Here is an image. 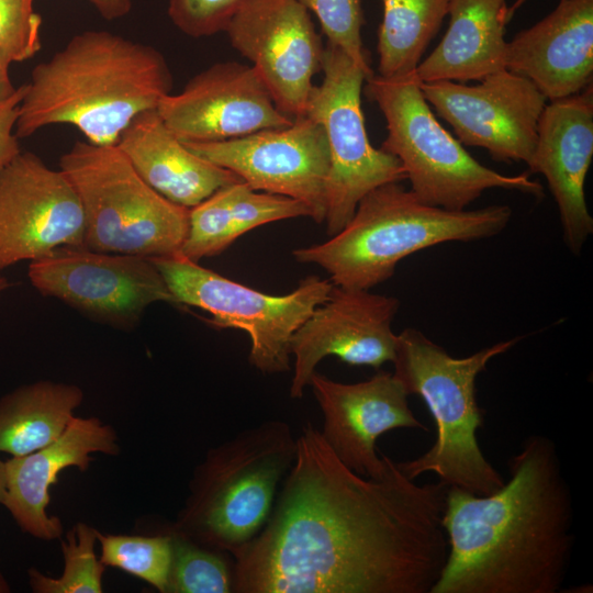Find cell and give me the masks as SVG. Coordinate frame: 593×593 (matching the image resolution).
<instances>
[{
  "label": "cell",
  "instance_id": "44dd1931",
  "mask_svg": "<svg viewBox=\"0 0 593 593\" xmlns=\"http://www.w3.org/2000/svg\"><path fill=\"white\" fill-rule=\"evenodd\" d=\"M505 69L528 79L548 101L593 83V0H560L507 42Z\"/></svg>",
  "mask_w": 593,
  "mask_h": 593
},
{
  "label": "cell",
  "instance_id": "52a82bcc",
  "mask_svg": "<svg viewBox=\"0 0 593 593\" xmlns=\"http://www.w3.org/2000/svg\"><path fill=\"white\" fill-rule=\"evenodd\" d=\"M366 81V94L387 122L380 148L400 160L410 190L422 202L461 211L493 188L542 194L528 174L502 175L474 159L437 121L415 71L392 78L373 74Z\"/></svg>",
  "mask_w": 593,
  "mask_h": 593
},
{
  "label": "cell",
  "instance_id": "d6a6232c",
  "mask_svg": "<svg viewBox=\"0 0 593 593\" xmlns=\"http://www.w3.org/2000/svg\"><path fill=\"white\" fill-rule=\"evenodd\" d=\"M26 83L16 88L15 92L0 103V168L21 153L15 124L20 103L25 94Z\"/></svg>",
  "mask_w": 593,
  "mask_h": 593
},
{
  "label": "cell",
  "instance_id": "4fadbf2b",
  "mask_svg": "<svg viewBox=\"0 0 593 593\" xmlns=\"http://www.w3.org/2000/svg\"><path fill=\"white\" fill-rule=\"evenodd\" d=\"M194 154L236 174L257 191L305 203L316 223L326 216L329 150L323 126L304 115L289 126L242 137L184 143Z\"/></svg>",
  "mask_w": 593,
  "mask_h": 593
},
{
  "label": "cell",
  "instance_id": "f1b7e54d",
  "mask_svg": "<svg viewBox=\"0 0 593 593\" xmlns=\"http://www.w3.org/2000/svg\"><path fill=\"white\" fill-rule=\"evenodd\" d=\"M169 534L171 563L166 593L232 592L233 566L226 560L225 552Z\"/></svg>",
  "mask_w": 593,
  "mask_h": 593
},
{
  "label": "cell",
  "instance_id": "ba28073f",
  "mask_svg": "<svg viewBox=\"0 0 593 593\" xmlns=\"http://www.w3.org/2000/svg\"><path fill=\"white\" fill-rule=\"evenodd\" d=\"M59 169L82 206L85 247L150 259L180 253L190 209L147 184L116 145L78 141Z\"/></svg>",
  "mask_w": 593,
  "mask_h": 593
},
{
  "label": "cell",
  "instance_id": "d4e9b609",
  "mask_svg": "<svg viewBox=\"0 0 593 593\" xmlns=\"http://www.w3.org/2000/svg\"><path fill=\"white\" fill-rule=\"evenodd\" d=\"M83 400L75 385L48 380L23 384L0 398V451L24 456L55 441Z\"/></svg>",
  "mask_w": 593,
  "mask_h": 593
},
{
  "label": "cell",
  "instance_id": "8d00e7d4",
  "mask_svg": "<svg viewBox=\"0 0 593 593\" xmlns=\"http://www.w3.org/2000/svg\"><path fill=\"white\" fill-rule=\"evenodd\" d=\"M527 0H515V2L507 8V21L510 22L515 14L516 10H518Z\"/></svg>",
  "mask_w": 593,
  "mask_h": 593
},
{
  "label": "cell",
  "instance_id": "f546056e",
  "mask_svg": "<svg viewBox=\"0 0 593 593\" xmlns=\"http://www.w3.org/2000/svg\"><path fill=\"white\" fill-rule=\"evenodd\" d=\"M316 15L329 44L340 48L365 72H374L361 40L365 23L361 0H298ZM366 79V80H367Z\"/></svg>",
  "mask_w": 593,
  "mask_h": 593
},
{
  "label": "cell",
  "instance_id": "7a4b0ae2",
  "mask_svg": "<svg viewBox=\"0 0 593 593\" xmlns=\"http://www.w3.org/2000/svg\"><path fill=\"white\" fill-rule=\"evenodd\" d=\"M486 495L448 486V553L430 593H557L574 546L573 501L555 443L527 437Z\"/></svg>",
  "mask_w": 593,
  "mask_h": 593
},
{
  "label": "cell",
  "instance_id": "5b68a950",
  "mask_svg": "<svg viewBox=\"0 0 593 593\" xmlns=\"http://www.w3.org/2000/svg\"><path fill=\"white\" fill-rule=\"evenodd\" d=\"M522 338L456 358L416 328H405L398 335L393 374L409 395L423 399L436 425V440L426 452L396 462L407 478L415 480L434 472L448 486L479 495L495 492L504 484V478L486 460L478 443L483 410L478 405L475 381L491 359L508 351Z\"/></svg>",
  "mask_w": 593,
  "mask_h": 593
},
{
  "label": "cell",
  "instance_id": "1f68e13d",
  "mask_svg": "<svg viewBox=\"0 0 593 593\" xmlns=\"http://www.w3.org/2000/svg\"><path fill=\"white\" fill-rule=\"evenodd\" d=\"M247 0H168V15L184 34L203 37L225 31Z\"/></svg>",
  "mask_w": 593,
  "mask_h": 593
},
{
  "label": "cell",
  "instance_id": "9a60e30c",
  "mask_svg": "<svg viewBox=\"0 0 593 593\" xmlns=\"http://www.w3.org/2000/svg\"><path fill=\"white\" fill-rule=\"evenodd\" d=\"M225 32L251 61L277 109L292 120L304 116L324 52L309 10L298 0H247Z\"/></svg>",
  "mask_w": 593,
  "mask_h": 593
},
{
  "label": "cell",
  "instance_id": "30bf717a",
  "mask_svg": "<svg viewBox=\"0 0 593 593\" xmlns=\"http://www.w3.org/2000/svg\"><path fill=\"white\" fill-rule=\"evenodd\" d=\"M321 69L324 77L311 89L305 115L323 126L327 139L325 222L327 234L334 236L353 217L367 193L406 177L395 156L374 148L369 141L360 98L365 72L329 43L324 47Z\"/></svg>",
  "mask_w": 593,
  "mask_h": 593
},
{
  "label": "cell",
  "instance_id": "d6986e66",
  "mask_svg": "<svg viewBox=\"0 0 593 593\" xmlns=\"http://www.w3.org/2000/svg\"><path fill=\"white\" fill-rule=\"evenodd\" d=\"M593 157V83L547 102L529 172L541 174L557 203L564 242L574 255L593 234L584 183Z\"/></svg>",
  "mask_w": 593,
  "mask_h": 593
},
{
  "label": "cell",
  "instance_id": "e575fe53",
  "mask_svg": "<svg viewBox=\"0 0 593 593\" xmlns=\"http://www.w3.org/2000/svg\"><path fill=\"white\" fill-rule=\"evenodd\" d=\"M16 88L10 79L9 66L0 59V103L9 99Z\"/></svg>",
  "mask_w": 593,
  "mask_h": 593
},
{
  "label": "cell",
  "instance_id": "603a6c76",
  "mask_svg": "<svg viewBox=\"0 0 593 593\" xmlns=\"http://www.w3.org/2000/svg\"><path fill=\"white\" fill-rule=\"evenodd\" d=\"M506 0H450L449 25L435 49L418 64L419 81H480L505 69Z\"/></svg>",
  "mask_w": 593,
  "mask_h": 593
},
{
  "label": "cell",
  "instance_id": "ac0fdd59",
  "mask_svg": "<svg viewBox=\"0 0 593 593\" xmlns=\"http://www.w3.org/2000/svg\"><path fill=\"white\" fill-rule=\"evenodd\" d=\"M323 415L320 430L337 458L361 477L379 479L391 458L377 454L378 438L396 428L427 430L409 406V393L390 372L343 383L314 372L310 385Z\"/></svg>",
  "mask_w": 593,
  "mask_h": 593
},
{
  "label": "cell",
  "instance_id": "7402d4cb",
  "mask_svg": "<svg viewBox=\"0 0 593 593\" xmlns=\"http://www.w3.org/2000/svg\"><path fill=\"white\" fill-rule=\"evenodd\" d=\"M116 146L147 184L188 209L220 188L242 181L233 171L191 152L166 126L156 109L138 114Z\"/></svg>",
  "mask_w": 593,
  "mask_h": 593
},
{
  "label": "cell",
  "instance_id": "cb8c5ba5",
  "mask_svg": "<svg viewBox=\"0 0 593 593\" xmlns=\"http://www.w3.org/2000/svg\"><path fill=\"white\" fill-rule=\"evenodd\" d=\"M300 216L311 217L305 203L234 182L190 209L184 250L195 259L212 257L256 227Z\"/></svg>",
  "mask_w": 593,
  "mask_h": 593
},
{
  "label": "cell",
  "instance_id": "e0dca14e",
  "mask_svg": "<svg viewBox=\"0 0 593 593\" xmlns=\"http://www.w3.org/2000/svg\"><path fill=\"white\" fill-rule=\"evenodd\" d=\"M157 112L182 143H211L289 126L254 66L217 63L168 93Z\"/></svg>",
  "mask_w": 593,
  "mask_h": 593
},
{
  "label": "cell",
  "instance_id": "9c48e42d",
  "mask_svg": "<svg viewBox=\"0 0 593 593\" xmlns=\"http://www.w3.org/2000/svg\"><path fill=\"white\" fill-rule=\"evenodd\" d=\"M175 304L202 309L221 328H238L250 339L249 363L264 373L291 369L290 342L295 331L329 295L333 283L303 278L284 295H271L233 281L180 253L152 259Z\"/></svg>",
  "mask_w": 593,
  "mask_h": 593
},
{
  "label": "cell",
  "instance_id": "74e56055",
  "mask_svg": "<svg viewBox=\"0 0 593 593\" xmlns=\"http://www.w3.org/2000/svg\"><path fill=\"white\" fill-rule=\"evenodd\" d=\"M8 286L7 279L0 273V296L7 290Z\"/></svg>",
  "mask_w": 593,
  "mask_h": 593
},
{
  "label": "cell",
  "instance_id": "5bb4252c",
  "mask_svg": "<svg viewBox=\"0 0 593 593\" xmlns=\"http://www.w3.org/2000/svg\"><path fill=\"white\" fill-rule=\"evenodd\" d=\"M85 216L68 177L30 152L0 168V271L83 246Z\"/></svg>",
  "mask_w": 593,
  "mask_h": 593
},
{
  "label": "cell",
  "instance_id": "6da1fadb",
  "mask_svg": "<svg viewBox=\"0 0 593 593\" xmlns=\"http://www.w3.org/2000/svg\"><path fill=\"white\" fill-rule=\"evenodd\" d=\"M447 490L392 459L361 477L307 423L266 524L233 555L232 592L430 593L448 553Z\"/></svg>",
  "mask_w": 593,
  "mask_h": 593
},
{
  "label": "cell",
  "instance_id": "4dcf8cb0",
  "mask_svg": "<svg viewBox=\"0 0 593 593\" xmlns=\"http://www.w3.org/2000/svg\"><path fill=\"white\" fill-rule=\"evenodd\" d=\"M34 0H0V59L10 66L27 60L42 48V18Z\"/></svg>",
  "mask_w": 593,
  "mask_h": 593
},
{
  "label": "cell",
  "instance_id": "4316f807",
  "mask_svg": "<svg viewBox=\"0 0 593 593\" xmlns=\"http://www.w3.org/2000/svg\"><path fill=\"white\" fill-rule=\"evenodd\" d=\"M98 530L86 523H77L61 541L63 573L47 577L29 569V583L35 593H101L105 566L98 560L94 547Z\"/></svg>",
  "mask_w": 593,
  "mask_h": 593
},
{
  "label": "cell",
  "instance_id": "3957f363",
  "mask_svg": "<svg viewBox=\"0 0 593 593\" xmlns=\"http://www.w3.org/2000/svg\"><path fill=\"white\" fill-rule=\"evenodd\" d=\"M171 87L156 48L108 31H85L32 70L15 135L26 138L45 126L68 124L92 144L116 145L127 125L157 109Z\"/></svg>",
  "mask_w": 593,
  "mask_h": 593
},
{
  "label": "cell",
  "instance_id": "ffe728a7",
  "mask_svg": "<svg viewBox=\"0 0 593 593\" xmlns=\"http://www.w3.org/2000/svg\"><path fill=\"white\" fill-rule=\"evenodd\" d=\"M112 426L97 417L75 416L52 444L24 456L4 461L5 495L2 505L26 534L43 540L63 535V524L47 513L51 486L66 468L86 471L91 454L118 455L120 447Z\"/></svg>",
  "mask_w": 593,
  "mask_h": 593
},
{
  "label": "cell",
  "instance_id": "7c38bea8",
  "mask_svg": "<svg viewBox=\"0 0 593 593\" xmlns=\"http://www.w3.org/2000/svg\"><path fill=\"white\" fill-rule=\"evenodd\" d=\"M419 87L461 144L484 148L497 161L529 165L548 100L528 79L503 69L473 86L439 80Z\"/></svg>",
  "mask_w": 593,
  "mask_h": 593
},
{
  "label": "cell",
  "instance_id": "8fae6325",
  "mask_svg": "<svg viewBox=\"0 0 593 593\" xmlns=\"http://www.w3.org/2000/svg\"><path fill=\"white\" fill-rule=\"evenodd\" d=\"M29 279L43 295L115 326L135 324L156 302L174 303L150 258L60 247L29 265Z\"/></svg>",
  "mask_w": 593,
  "mask_h": 593
},
{
  "label": "cell",
  "instance_id": "277c9868",
  "mask_svg": "<svg viewBox=\"0 0 593 593\" xmlns=\"http://www.w3.org/2000/svg\"><path fill=\"white\" fill-rule=\"evenodd\" d=\"M511 219L505 204L451 211L426 204L400 182H390L367 193L336 235L292 255L298 262L322 267L334 286L370 290L390 279L403 258L447 242L492 237Z\"/></svg>",
  "mask_w": 593,
  "mask_h": 593
},
{
  "label": "cell",
  "instance_id": "836d02e7",
  "mask_svg": "<svg viewBox=\"0 0 593 593\" xmlns=\"http://www.w3.org/2000/svg\"><path fill=\"white\" fill-rule=\"evenodd\" d=\"M101 16L116 20L125 16L132 9V0H89Z\"/></svg>",
  "mask_w": 593,
  "mask_h": 593
},
{
  "label": "cell",
  "instance_id": "8992f818",
  "mask_svg": "<svg viewBox=\"0 0 593 593\" xmlns=\"http://www.w3.org/2000/svg\"><path fill=\"white\" fill-rule=\"evenodd\" d=\"M295 456L296 438L281 419L243 429L209 449L169 533L233 556L266 524Z\"/></svg>",
  "mask_w": 593,
  "mask_h": 593
},
{
  "label": "cell",
  "instance_id": "484cf974",
  "mask_svg": "<svg viewBox=\"0 0 593 593\" xmlns=\"http://www.w3.org/2000/svg\"><path fill=\"white\" fill-rule=\"evenodd\" d=\"M450 0H382L378 30L379 76L392 78L415 71L436 36Z\"/></svg>",
  "mask_w": 593,
  "mask_h": 593
},
{
  "label": "cell",
  "instance_id": "d590c367",
  "mask_svg": "<svg viewBox=\"0 0 593 593\" xmlns=\"http://www.w3.org/2000/svg\"><path fill=\"white\" fill-rule=\"evenodd\" d=\"M5 495V467L4 461L0 459V504H2L3 499ZM10 585L7 582L3 574L0 572V593H8L10 592Z\"/></svg>",
  "mask_w": 593,
  "mask_h": 593
},
{
  "label": "cell",
  "instance_id": "83f0119b",
  "mask_svg": "<svg viewBox=\"0 0 593 593\" xmlns=\"http://www.w3.org/2000/svg\"><path fill=\"white\" fill-rule=\"evenodd\" d=\"M101 562L130 573L166 593L171 563V536L112 535L98 530Z\"/></svg>",
  "mask_w": 593,
  "mask_h": 593
},
{
  "label": "cell",
  "instance_id": "2e32d148",
  "mask_svg": "<svg viewBox=\"0 0 593 593\" xmlns=\"http://www.w3.org/2000/svg\"><path fill=\"white\" fill-rule=\"evenodd\" d=\"M399 307L394 296L333 286L328 299L291 338L290 354L294 361L290 396H303L316 366L327 356L376 369L392 362L398 335L391 324Z\"/></svg>",
  "mask_w": 593,
  "mask_h": 593
}]
</instances>
